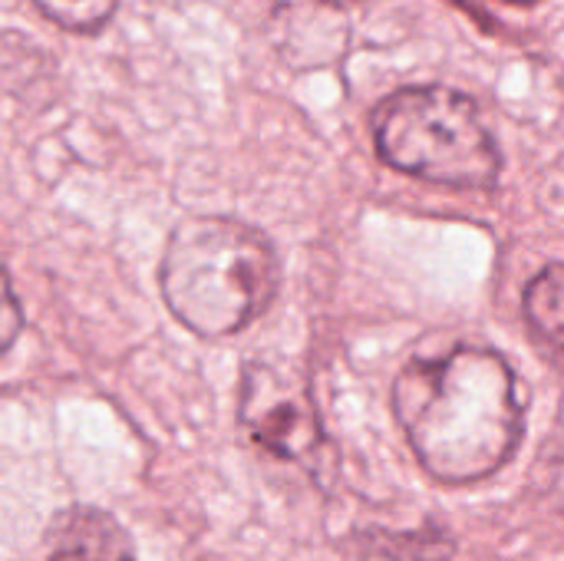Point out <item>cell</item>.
Returning <instances> with one entry per match:
<instances>
[{
	"label": "cell",
	"instance_id": "cell-1",
	"mask_svg": "<svg viewBox=\"0 0 564 561\" xmlns=\"http://www.w3.org/2000/svg\"><path fill=\"white\" fill-rule=\"evenodd\" d=\"M393 413L420 466L449 486L499 473L522 440L512 367L489 347L410 360L393 384Z\"/></svg>",
	"mask_w": 564,
	"mask_h": 561
},
{
	"label": "cell",
	"instance_id": "cell-2",
	"mask_svg": "<svg viewBox=\"0 0 564 561\" xmlns=\"http://www.w3.org/2000/svg\"><path fill=\"white\" fill-rule=\"evenodd\" d=\"M159 288L169 311L198 337L245 331L278 291V255L258 228L195 215L169 235Z\"/></svg>",
	"mask_w": 564,
	"mask_h": 561
},
{
	"label": "cell",
	"instance_id": "cell-3",
	"mask_svg": "<svg viewBox=\"0 0 564 561\" xmlns=\"http://www.w3.org/2000/svg\"><path fill=\"white\" fill-rule=\"evenodd\" d=\"M377 152L397 172L449 185L492 188L502 155L476 103L453 86H406L370 116Z\"/></svg>",
	"mask_w": 564,
	"mask_h": 561
},
{
	"label": "cell",
	"instance_id": "cell-4",
	"mask_svg": "<svg viewBox=\"0 0 564 561\" xmlns=\"http://www.w3.org/2000/svg\"><path fill=\"white\" fill-rule=\"evenodd\" d=\"M238 423L248 443L271 460L317 470L321 456L327 453L311 387L294 370L248 364L238 390Z\"/></svg>",
	"mask_w": 564,
	"mask_h": 561
},
{
	"label": "cell",
	"instance_id": "cell-5",
	"mask_svg": "<svg viewBox=\"0 0 564 561\" xmlns=\"http://www.w3.org/2000/svg\"><path fill=\"white\" fill-rule=\"evenodd\" d=\"M46 561H135V549L109 513L73 506L50 522Z\"/></svg>",
	"mask_w": 564,
	"mask_h": 561
},
{
	"label": "cell",
	"instance_id": "cell-6",
	"mask_svg": "<svg viewBox=\"0 0 564 561\" xmlns=\"http://www.w3.org/2000/svg\"><path fill=\"white\" fill-rule=\"evenodd\" d=\"M453 552L456 546L443 529H367L350 542V561H453Z\"/></svg>",
	"mask_w": 564,
	"mask_h": 561
},
{
	"label": "cell",
	"instance_id": "cell-7",
	"mask_svg": "<svg viewBox=\"0 0 564 561\" xmlns=\"http://www.w3.org/2000/svg\"><path fill=\"white\" fill-rule=\"evenodd\" d=\"M522 311L535 337L564 370V265H549L529 281Z\"/></svg>",
	"mask_w": 564,
	"mask_h": 561
},
{
	"label": "cell",
	"instance_id": "cell-8",
	"mask_svg": "<svg viewBox=\"0 0 564 561\" xmlns=\"http://www.w3.org/2000/svg\"><path fill=\"white\" fill-rule=\"evenodd\" d=\"M46 20L73 33H96L106 26L119 7V0H33Z\"/></svg>",
	"mask_w": 564,
	"mask_h": 561
},
{
	"label": "cell",
	"instance_id": "cell-9",
	"mask_svg": "<svg viewBox=\"0 0 564 561\" xmlns=\"http://www.w3.org/2000/svg\"><path fill=\"white\" fill-rule=\"evenodd\" d=\"M509 3H532V0H509Z\"/></svg>",
	"mask_w": 564,
	"mask_h": 561
},
{
	"label": "cell",
	"instance_id": "cell-10",
	"mask_svg": "<svg viewBox=\"0 0 564 561\" xmlns=\"http://www.w3.org/2000/svg\"><path fill=\"white\" fill-rule=\"evenodd\" d=\"M330 3H340V0H330Z\"/></svg>",
	"mask_w": 564,
	"mask_h": 561
}]
</instances>
